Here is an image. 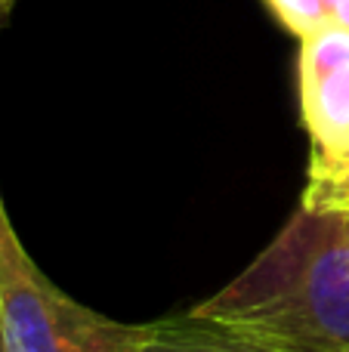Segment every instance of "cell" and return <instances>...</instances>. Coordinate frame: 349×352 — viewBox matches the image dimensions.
Returning <instances> with one entry per match:
<instances>
[{"label":"cell","mask_w":349,"mask_h":352,"mask_svg":"<svg viewBox=\"0 0 349 352\" xmlns=\"http://www.w3.org/2000/svg\"><path fill=\"white\" fill-rule=\"evenodd\" d=\"M192 316L282 352H349V217L300 204L275 241Z\"/></svg>","instance_id":"6da1fadb"},{"label":"cell","mask_w":349,"mask_h":352,"mask_svg":"<svg viewBox=\"0 0 349 352\" xmlns=\"http://www.w3.org/2000/svg\"><path fill=\"white\" fill-rule=\"evenodd\" d=\"M6 352H133L146 324H124L62 294L37 266L0 287Z\"/></svg>","instance_id":"7a4b0ae2"},{"label":"cell","mask_w":349,"mask_h":352,"mask_svg":"<svg viewBox=\"0 0 349 352\" xmlns=\"http://www.w3.org/2000/svg\"><path fill=\"white\" fill-rule=\"evenodd\" d=\"M300 109L313 152H349V28L331 22L300 41Z\"/></svg>","instance_id":"3957f363"},{"label":"cell","mask_w":349,"mask_h":352,"mask_svg":"<svg viewBox=\"0 0 349 352\" xmlns=\"http://www.w3.org/2000/svg\"><path fill=\"white\" fill-rule=\"evenodd\" d=\"M133 352H282L263 343L245 340L214 322L192 316H170L161 322H148L139 346Z\"/></svg>","instance_id":"277c9868"},{"label":"cell","mask_w":349,"mask_h":352,"mask_svg":"<svg viewBox=\"0 0 349 352\" xmlns=\"http://www.w3.org/2000/svg\"><path fill=\"white\" fill-rule=\"evenodd\" d=\"M300 204L309 210L349 217V152H313L309 182Z\"/></svg>","instance_id":"5b68a950"},{"label":"cell","mask_w":349,"mask_h":352,"mask_svg":"<svg viewBox=\"0 0 349 352\" xmlns=\"http://www.w3.org/2000/svg\"><path fill=\"white\" fill-rule=\"evenodd\" d=\"M266 3L278 16V22L300 41L331 25V10L325 0H266Z\"/></svg>","instance_id":"8992f818"},{"label":"cell","mask_w":349,"mask_h":352,"mask_svg":"<svg viewBox=\"0 0 349 352\" xmlns=\"http://www.w3.org/2000/svg\"><path fill=\"white\" fill-rule=\"evenodd\" d=\"M34 266V260L28 256L25 244L19 241L16 229H12L10 217H6V207L3 198H0V287L10 285L12 278H19L22 272Z\"/></svg>","instance_id":"52a82bcc"},{"label":"cell","mask_w":349,"mask_h":352,"mask_svg":"<svg viewBox=\"0 0 349 352\" xmlns=\"http://www.w3.org/2000/svg\"><path fill=\"white\" fill-rule=\"evenodd\" d=\"M331 22L340 25V28H349V0H337L331 6Z\"/></svg>","instance_id":"ba28073f"},{"label":"cell","mask_w":349,"mask_h":352,"mask_svg":"<svg viewBox=\"0 0 349 352\" xmlns=\"http://www.w3.org/2000/svg\"><path fill=\"white\" fill-rule=\"evenodd\" d=\"M10 10H12V0H0V28H3V22H6V16H10Z\"/></svg>","instance_id":"9c48e42d"},{"label":"cell","mask_w":349,"mask_h":352,"mask_svg":"<svg viewBox=\"0 0 349 352\" xmlns=\"http://www.w3.org/2000/svg\"><path fill=\"white\" fill-rule=\"evenodd\" d=\"M0 352H6V346H3V318H0Z\"/></svg>","instance_id":"30bf717a"}]
</instances>
